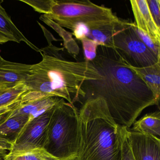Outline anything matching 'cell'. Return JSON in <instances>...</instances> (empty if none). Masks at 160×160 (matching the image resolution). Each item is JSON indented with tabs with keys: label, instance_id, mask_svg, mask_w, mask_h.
<instances>
[{
	"label": "cell",
	"instance_id": "7a4b0ae2",
	"mask_svg": "<svg viewBox=\"0 0 160 160\" xmlns=\"http://www.w3.org/2000/svg\"><path fill=\"white\" fill-rule=\"evenodd\" d=\"M41 52L42 59L32 65L25 84L27 91L21 103L49 97L66 100L71 104L84 99L85 81L102 78L91 62L67 60L58 55Z\"/></svg>",
	"mask_w": 160,
	"mask_h": 160
},
{
	"label": "cell",
	"instance_id": "7c38bea8",
	"mask_svg": "<svg viewBox=\"0 0 160 160\" xmlns=\"http://www.w3.org/2000/svg\"><path fill=\"white\" fill-rule=\"evenodd\" d=\"M60 99L59 97H49L26 102H20L12 110L10 117L24 115L28 116L30 120L52 109Z\"/></svg>",
	"mask_w": 160,
	"mask_h": 160
},
{
	"label": "cell",
	"instance_id": "52a82bcc",
	"mask_svg": "<svg viewBox=\"0 0 160 160\" xmlns=\"http://www.w3.org/2000/svg\"><path fill=\"white\" fill-rule=\"evenodd\" d=\"M53 108L29 120L17 139L10 147L9 152L43 148Z\"/></svg>",
	"mask_w": 160,
	"mask_h": 160
},
{
	"label": "cell",
	"instance_id": "44dd1931",
	"mask_svg": "<svg viewBox=\"0 0 160 160\" xmlns=\"http://www.w3.org/2000/svg\"><path fill=\"white\" fill-rule=\"evenodd\" d=\"M147 2L155 23L160 28V0H147Z\"/></svg>",
	"mask_w": 160,
	"mask_h": 160
},
{
	"label": "cell",
	"instance_id": "ba28073f",
	"mask_svg": "<svg viewBox=\"0 0 160 160\" xmlns=\"http://www.w3.org/2000/svg\"><path fill=\"white\" fill-rule=\"evenodd\" d=\"M127 137L135 160H160V139L129 129Z\"/></svg>",
	"mask_w": 160,
	"mask_h": 160
},
{
	"label": "cell",
	"instance_id": "484cf974",
	"mask_svg": "<svg viewBox=\"0 0 160 160\" xmlns=\"http://www.w3.org/2000/svg\"><path fill=\"white\" fill-rule=\"evenodd\" d=\"M2 59H3V58H2V57L1 55H0V62L1 61Z\"/></svg>",
	"mask_w": 160,
	"mask_h": 160
},
{
	"label": "cell",
	"instance_id": "4fadbf2b",
	"mask_svg": "<svg viewBox=\"0 0 160 160\" xmlns=\"http://www.w3.org/2000/svg\"><path fill=\"white\" fill-rule=\"evenodd\" d=\"M31 66V64L11 62L3 59L0 62V84L15 86L25 83Z\"/></svg>",
	"mask_w": 160,
	"mask_h": 160
},
{
	"label": "cell",
	"instance_id": "9a60e30c",
	"mask_svg": "<svg viewBox=\"0 0 160 160\" xmlns=\"http://www.w3.org/2000/svg\"><path fill=\"white\" fill-rule=\"evenodd\" d=\"M126 62V61H125ZM127 63V66L144 81L151 91L157 101L160 100V60L151 66L143 68L133 67Z\"/></svg>",
	"mask_w": 160,
	"mask_h": 160
},
{
	"label": "cell",
	"instance_id": "4316f807",
	"mask_svg": "<svg viewBox=\"0 0 160 160\" xmlns=\"http://www.w3.org/2000/svg\"><path fill=\"white\" fill-rule=\"evenodd\" d=\"M1 84H0V85H1Z\"/></svg>",
	"mask_w": 160,
	"mask_h": 160
},
{
	"label": "cell",
	"instance_id": "5bb4252c",
	"mask_svg": "<svg viewBox=\"0 0 160 160\" xmlns=\"http://www.w3.org/2000/svg\"><path fill=\"white\" fill-rule=\"evenodd\" d=\"M3 1H0V32L8 37L11 42L19 43L24 42L37 52L41 53V49L30 42L15 25L6 10L2 7Z\"/></svg>",
	"mask_w": 160,
	"mask_h": 160
},
{
	"label": "cell",
	"instance_id": "cb8c5ba5",
	"mask_svg": "<svg viewBox=\"0 0 160 160\" xmlns=\"http://www.w3.org/2000/svg\"><path fill=\"white\" fill-rule=\"evenodd\" d=\"M13 85L8 84H2L0 85V93L6 90L8 88L13 87Z\"/></svg>",
	"mask_w": 160,
	"mask_h": 160
},
{
	"label": "cell",
	"instance_id": "7402d4cb",
	"mask_svg": "<svg viewBox=\"0 0 160 160\" xmlns=\"http://www.w3.org/2000/svg\"><path fill=\"white\" fill-rule=\"evenodd\" d=\"M127 129L124 134L122 142V160H135L127 138Z\"/></svg>",
	"mask_w": 160,
	"mask_h": 160
},
{
	"label": "cell",
	"instance_id": "2e32d148",
	"mask_svg": "<svg viewBox=\"0 0 160 160\" xmlns=\"http://www.w3.org/2000/svg\"><path fill=\"white\" fill-rule=\"evenodd\" d=\"M133 125V132L150 135L160 139V111L146 114L140 119L135 121Z\"/></svg>",
	"mask_w": 160,
	"mask_h": 160
},
{
	"label": "cell",
	"instance_id": "ffe728a7",
	"mask_svg": "<svg viewBox=\"0 0 160 160\" xmlns=\"http://www.w3.org/2000/svg\"><path fill=\"white\" fill-rule=\"evenodd\" d=\"M133 28L138 37L142 42L156 56H160V47L157 46L154 44L148 36L139 31L135 25L134 23H133Z\"/></svg>",
	"mask_w": 160,
	"mask_h": 160
},
{
	"label": "cell",
	"instance_id": "d6986e66",
	"mask_svg": "<svg viewBox=\"0 0 160 160\" xmlns=\"http://www.w3.org/2000/svg\"><path fill=\"white\" fill-rule=\"evenodd\" d=\"M80 41L83 46L85 61L91 62L96 57L98 46L88 38H84Z\"/></svg>",
	"mask_w": 160,
	"mask_h": 160
},
{
	"label": "cell",
	"instance_id": "5b68a950",
	"mask_svg": "<svg viewBox=\"0 0 160 160\" xmlns=\"http://www.w3.org/2000/svg\"><path fill=\"white\" fill-rule=\"evenodd\" d=\"M79 110L62 98L53 108L43 148L59 160H75L80 144Z\"/></svg>",
	"mask_w": 160,
	"mask_h": 160
},
{
	"label": "cell",
	"instance_id": "3957f363",
	"mask_svg": "<svg viewBox=\"0 0 160 160\" xmlns=\"http://www.w3.org/2000/svg\"><path fill=\"white\" fill-rule=\"evenodd\" d=\"M78 111L80 144L75 160H122L127 128L113 119L105 101L87 99Z\"/></svg>",
	"mask_w": 160,
	"mask_h": 160
},
{
	"label": "cell",
	"instance_id": "d4e9b609",
	"mask_svg": "<svg viewBox=\"0 0 160 160\" xmlns=\"http://www.w3.org/2000/svg\"><path fill=\"white\" fill-rule=\"evenodd\" d=\"M6 151L0 149V160H4V157L6 155Z\"/></svg>",
	"mask_w": 160,
	"mask_h": 160
},
{
	"label": "cell",
	"instance_id": "ac0fdd59",
	"mask_svg": "<svg viewBox=\"0 0 160 160\" xmlns=\"http://www.w3.org/2000/svg\"><path fill=\"white\" fill-rule=\"evenodd\" d=\"M25 83H19L10 87L0 93V107L5 106L21 99V96L27 92Z\"/></svg>",
	"mask_w": 160,
	"mask_h": 160
},
{
	"label": "cell",
	"instance_id": "6da1fadb",
	"mask_svg": "<svg viewBox=\"0 0 160 160\" xmlns=\"http://www.w3.org/2000/svg\"><path fill=\"white\" fill-rule=\"evenodd\" d=\"M91 62L102 78L83 83L84 99L102 98L118 124L129 129L144 109L159 106L151 91L115 49L98 46Z\"/></svg>",
	"mask_w": 160,
	"mask_h": 160
},
{
	"label": "cell",
	"instance_id": "277c9868",
	"mask_svg": "<svg viewBox=\"0 0 160 160\" xmlns=\"http://www.w3.org/2000/svg\"><path fill=\"white\" fill-rule=\"evenodd\" d=\"M23 2L35 12L43 14V17L59 27L71 31L79 24L94 30L114 27L123 21L110 8L97 5L88 0H24Z\"/></svg>",
	"mask_w": 160,
	"mask_h": 160
},
{
	"label": "cell",
	"instance_id": "8fae6325",
	"mask_svg": "<svg viewBox=\"0 0 160 160\" xmlns=\"http://www.w3.org/2000/svg\"><path fill=\"white\" fill-rule=\"evenodd\" d=\"M119 25L105 28L91 30L83 24H79L74 28L72 32L76 38L80 41L84 38H88L98 46L105 47L114 49L113 36L117 27Z\"/></svg>",
	"mask_w": 160,
	"mask_h": 160
},
{
	"label": "cell",
	"instance_id": "603a6c76",
	"mask_svg": "<svg viewBox=\"0 0 160 160\" xmlns=\"http://www.w3.org/2000/svg\"><path fill=\"white\" fill-rule=\"evenodd\" d=\"M11 111H12L7 112V113H5V114H2V115H0V124L5 121L7 119H8L10 117Z\"/></svg>",
	"mask_w": 160,
	"mask_h": 160
},
{
	"label": "cell",
	"instance_id": "8992f818",
	"mask_svg": "<svg viewBox=\"0 0 160 160\" xmlns=\"http://www.w3.org/2000/svg\"><path fill=\"white\" fill-rule=\"evenodd\" d=\"M113 42L114 49L133 67H148L160 60V56H156L138 37L133 23L124 20L118 25L113 35Z\"/></svg>",
	"mask_w": 160,
	"mask_h": 160
},
{
	"label": "cell",
	"instance_id": "30bf717a",
	"mask_svg": "<svg viewBox=\"0 0 160 160\" xmlns=\"http://www.w3.org/2000/svg\"><path fill=\"white\" fill-rule=\"evenodd\" d=\"M29 120L28 116L21 115L9 117L1 123L0 149L9 150Z\"/></svg>",
	"mask_w": 160,
	"mask_h": 160
},
{
	"label": "cell",
	"instance_id": "e0dca14e",
	"mask_svg": "<svg viewBox=\"0 0 160 160\" xmlns=\"http://www.w3.org/2000/svg\"><path fill=\"white\" fill-rule=\"evenodd\" d=\"M3 160H59L43 148L20 151L9 152Z\"/></svg>",
	"mask_w": 160,
	"mask_h": 160
},
{
	"label": "cell",
	"instance_id": "9c48e42d",
	"mask_svg": "<svg viewBox=\"0 0 160 160\" xmlns=\"http://www.w3.org/2000/svg\"><path fill=\"white\" fill-rule=\"evenodd\" d=\"M130 3L138 29L160 47V28L152 18L147 0H131Z\"/></svg>",
	"mask_w": 160,
	"mask_h": 160
}]
</instances>
